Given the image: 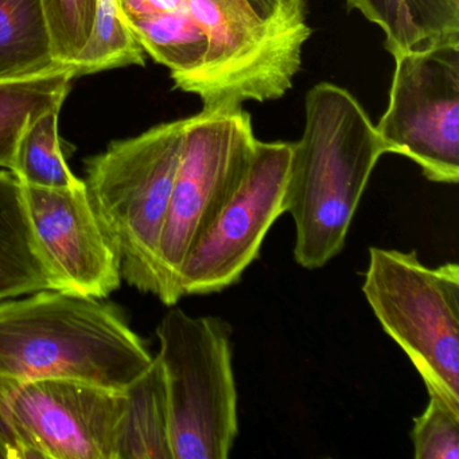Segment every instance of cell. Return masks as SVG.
<instances>
[{"mask_svg":"<svg viewBox=\"0 0 459 459\" xmlns=\"http://www.w3.org/2000/svg\"><path fill=\"white\" fill-rule=\"evenodd\" d=\"M147 55L204 109L278 100L292 87L311 33L257 17L247 0H117Z\"/></svg>","mask_w":459,"mask_h":459,"instance_id":"cell-1","label":"cell"},{"mask_svg":"<svg viewBox=\"0 0 459 459\" xmlns=\"http://www.w3.org/2000/svg\"><path fill=\"white\" fill-rule=\"evenodd\" d=\"M362 292L429 394L459 412V265L429 267L415 251L370 247Z\"/></svg>","mask_w":459,"mask_h":459,"instance_id":"cell-5","label":"cell"},{"mask_svg":"<svg viewBox=\"0 0 459 459\" xmlns=\"http://www.w3.org/2000/svg\"><path fill=\"white\" fill-rule=\"evenodd\" d=\"M42 290H58L57 281L37 241L22 182L0 169V302Z\"/></svg>","mask_w":459,"mask_h":459,"instance_id":"cell-12","label":"cell"},{"mask_svg":"<svg viewBox=\"0 0 459 459\" xmlns=\"http://www.w3.org/2000/svg\"><path fill=\"white\" fill-rule=\"evenodd\" d=\"M154 356L111 303L61 290L0 302V377L66 378L125 394Z\"/></svg>","mask_w":459,"mask_h":459,"instance_id":"cell-3","label":"cell"},{"mask_svg":"<svg viewBox=\"0 0 459 459\" xmlns=\"http://www.w3.org/2000/svg\"><path fill=\"white\" fill-rule=\"evenodd\" d=\"M257 17L287 30L311 33L306 23V0H247Z\"/></svg>","mask_w":459,"mask_h":459,"instance_id":"cell-21","label":"cell"},{"mask_svg":"<svg viewBox=\"0 0 459 459\" xmlns=\"http://www.w3.org/2000/svg\"><path fill=\"white\" fill-rule=\"evenodd\" d=\"M257 139L243 106L204 109L185 119L181 157L160 238L158 271L163 305L181 299L178 275L251 168Z\"/></svg>","mask_w":459,"mask_h":459,"instance_id":"cell-7","label":"cell"},{"mask_svg":"<svg viewBox=\"0 0 459 459\" xmlns=\"http://www.w3.org/2000/svg\"><path fill=\"white\" fill-rule=\"evenodd\" d=\"M23 195L58 290L104 299L120 289L119 259L96 216L84 181L63 189L23 184Z\"/></svg>","mask_w":459,"mask_h":459,"instance_id":"cell-11","label":"cell"},{"mask_svg":"<svg viewBox=\"0 0 459 459\" xmlns=\"http://www.w3.org/2000/svg\"><path fill=\"white\" fill-rule=\"evenodd\" d=\"M389 103L376 126L386 154L413 160L429 181H459V44L394 56Z\"/></svg>","mask_w":459,"mask_h":459,"instance_id":"cell-9","label":"cell"},{"mask_svg":"<svg viewBox=\"0 0 459 459\" xmlns=\"http://www.w3.org/2000/svg\"><path fill=\"white\" fill-rule=\"evenodd\" d=\"M41 0H0V80L58 68Z\"/></svg>","mask_w":459,"mask_h":459,"instance_id":"cell-16","label":"cell"},{"mask_svg":"<svg viewBox=\"0 0 459 459\" xmlns=\"http://www.w3.org/2000/svg\"><path fill=\"white\" fill-rule=\"evenodd\" d=\"M0 459H20L17 448H15L2 419H0Z\"/></svg>","mask_w":459,"mask_h":459,"instance_id":"cell-22","label":"cell"},{"mask_svg":"<svg viewBox=\"0 0 459 459\" xmlns=\"http://www.w3.org/2000/svg\"><path fill=\"white\" fill-rule=\"evenodd\" d=\"M385 34L392 57L459 44V0H346Z\"/></svg>","mask_w":459,"mask_h":459,"instance_id":"cell-13","label":"cell"},{"mask_svg":"<svg viewBox=\"0 0 459 459\" xmlns=\"http://www.w3.org/2000/svg\"><path fill=\"white\" fill-rule=\"evenodd\" d=\"M125 397L117 459H174L168 389L158 356Z\"/></svg>","mask_w":459,"mask_h":459,"instance_id":"cell-14","label":"cell"},{"mask_svg":"<svg viewBox=\"0 0 459 459\" xmlns=\"http://www.w3.org/2000/svg\"><path fill=\"white\" fill-rule=\"evenodd\" d=\"M53 52L61 65H74L84 49L99 0H41Z\"/></svg>","mask_w":459,"mask_h":459,"instance_id":"cell-19","label":"cell"},{"mask_svg":"<svg viewBox=\"0 0 459 459\" xmlns=\"http://www.w3.org/2000/svg\"><path fill=\"white\" fill-rule=\"evenodd\" d=\"M60 109H52L30 123L15 155L12 171L30 186L63 189L80 184L64 157L58 135Z\"/></svg>","mask_w":459,"mask_h":459,"instance_id":"cell-17","label":"cell"},{"mask_svg":"<svg viewBox=\"0 0 459 459\" xmlns=\"http://www.w3.org/2000/svg\"><path fill=\"white\" fill-rule=\"evenodd\" d=\"M74 79V66L64 65L36 76L0 80V169L12 170L26 128L41 115L61 109Z\"/></svg>","mask_w":459,"mask_h":459,"instance_id":"cell-15","label":"cell"},{"mask_svg":"<svg viewBox=\"0 0 459 459\" xmlns=\"http://www.w3.org/2000/svg\"><path fill=\"white\" fill-rule=\"evenodd\" d=\"M185 119L117 141L87 162L91 204L120 263L123 281L160 297V238L181 157Z\"/></svg>","mask_w":459,"mask_h":459,"instance_id":"cell-4","label":"cell"},{"mask_svg":"<svg viewBox=\"0 0 459 459\" xmlns=\"http://www.w3.org/2000/svg\"><path fill=\"white\" fill-rule=\"evenodd\" d=\"M305 130L292 143L284 212L295 224V262L324 267L346 236L378 160L386 154L376 126L348 91L321 82L306 95Z\"/></svg>","mask_w":459,"mask_h":459,"instance_id":"cell-2","label":"cell"},{"mask_svg":"<svg viewBox=\"0 0 459 459\" xmlns=\"http://www.w3.org/2000/svg\"><path fill=\"white\" fill-rule=\"evenodd\" d=\"M144 53L117 0H99L90 39L72 66L76 77L123 66H143Z\"/></svg>","mask_w":459,"mask_h":459,"instance_id":"cell-18","label":"cell"},{"mask_svg":"<svg viewBox=\"0 0 459 459\" xmlns=\"http://www.w3.org/2000/svg\"><path fill=\"white\" fill-rule=\"evenodd\" d=\"M125 403L82 381L0 377V419L20 459H117Z\"/></svg>","mask_w":459,"mask_h":459,"instance_id":"cell-8","label":"cell"},{"mask_svg":"<svg viewBox=\"0 0 459 459\" xmlns=\"http://www.w3.org/2000/svg\"><path fill=\"white\" fill-rule=\"evenodd\" d=\"M233 330L171 306L157 327L174 459H227L238 435Z\"/></svg>","mask_w":459,"mask_h":459,"instance_id":"cell-6","label":"cell"},{"mask_svg":"<svg viewBox=\"0 0 459 459\" xmlns=\"http://www.w3.org/2000/svg\"><path fill=\"white\" fill-rule=\"evenodd\" d=\"M291 157L289 142L257 141L243 184L182 264V297L214 294L240 281L259 257L273 222L286 213L284 193Z\"/></svg>","mask_w":459,"mask_h":459,"instance_id":"cell-10","label":"cell"},{"mask_svg":"<svg viewBox=\"0 0 459 459\" xmlns=\"http://www.w3.org/2000/svg\"><path fill=\"white\" fill-rule=\"evenodd\" d=\"M415 459L459 458V412L429 394L426 410L411 429Z\"/></svg>","mask_w":459,"mask_h":459,"instance_id":"cell-20","label":"cell"}]
</instances>
